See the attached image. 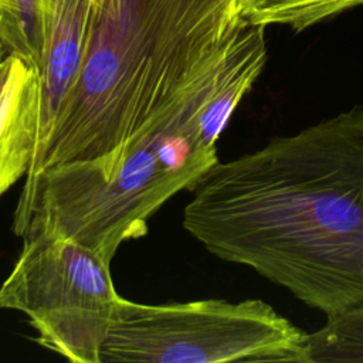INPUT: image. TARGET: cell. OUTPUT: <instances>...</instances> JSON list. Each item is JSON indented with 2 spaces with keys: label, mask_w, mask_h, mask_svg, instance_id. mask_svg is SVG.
<instances>
[{
  "label": "cell",
  "mask_w": 363,
  "mask_h": 363,
  "mask_svg": "<svg viewBox=\"0 0 363 363\" xmlns=\"http://www.w3.org/2000/svg\"><path fill=\"white\" fill-rule=\"evenodd\" d=\"M183 227L326 318L363 305V105L217 162Z\"/></svg>",
  "instance_id": "cell-1"
},
{
  "label": "cell",
  "mask_w": 363,
  "mask_h": 363,
  "mask_svg": "<svg viewBox=\"0 0 363 363\" xmlns=\"http://www.w3.org/2000/svg\"><path fill=\"white\" fill-rule=\"evenodd\" d=\"M238 21V0H92L79 75L26 179L155 132Z\"/></svg>",
  "instance_id": "cell-2"
},
{
  "label": "cell",
  "mask_w": 363,
  "mask_h": 363,
  "mask_svg": "<svg viewBox=\"0 0 363 363\" xmlns=\"http://www.w3.org/2000/svg\"><path fill=\"white\" fill-rule=\"evenodd\" d=\"M207 169L174 143L146 135L108 153L64 162L24 180L13 217L21 238L72 240L104 261L147 233V220Z\"/></svg>",
  "instance_id": "cell-3"
},
{
  "label": "cell",
  "mask_w": 363,
  "mask_h": 363,
  "mask_svg": "<svg viewBox=\"0 0 363 363\" xmlns=\"http://www.w3.org/2000/svg\"><path fill=\"white\" fill-rule=\"evenodd\" d=\"M308 333L261 299L147 305L119 296L101 363H305Z\"/></svg>",
  "instance_id": "cell-4"
},
{
  "label": "cell",
  "mask_w": 363,
  "mask_h": 363,
  "mask_svg": "<svg viewBox=\"0 0 363 363\" xmlns=\"http://www.w3.org/2000/svg\"><path fill=\"white\" fill-rule=\"evenodd\" d=\"M119 295L111 264L62 237L23 238L0 285V308L24 313L37 343L74 363H101Z\"/></svg>",
  "instance_id": "cell-5"
},
{
  "label": "cell",
  "mask_w": 363,
  "mask_h": 363,
  "mask_svg": "<svg viewBox=\"0 0 363 363\" xmlns=\"http://www.w3.org/2000/svg\"><path fill=\"white\" fill-rule=\"evenodd\" d=\"M91 9L92 0H45V40L38 71V135L27 174L40 160L58 112L79 75Z\"/></svg>",
  "instance_id": "cell-6"
},
{
  "label": "cell",
  "mask_w": 363,
  "mask_h": 363,
  "mask_svg": "<svg viewBox=\"0 0 363 363\" xmlns=\"http://www.w3.org/2000/svg\"><path fill=\"white\" fill-rule=\"evenodd\" d=\"M40 121L38 74L9 54L0 68V196L26 177Z\"/></svg>",
  "instance_id": "cell-7"
},
{
  "label": "cell",
  "mask_w": 363,
  "mask_h": 363,
  "mask_svg": "<svg viewBox=\"0 0 363 363\" xmlns=\"http://www.w3.org/2000/svg\"><path fill=\"white\" fill-rule=\"evenodd\" d=\"M45 0H0V41L40 71L45 40Z\"/></svg>",
  "instance_id": "cell-8"
},
{
  "label": "cell",
  "mask_w": 363,
  "mask_h": 363,
  "mask_svg": "<svg viewBox=\"0 0 363 363\" xmlns=\"http://www.w3.org/2000/svg\"><path fill=\"white\" fill-rule=\"evenodd\" d=\"M305 363H363V305L329 316L309 332Z\"/></svg>",
  "instance_id": "cell-9"
},
{
  "label": "cell",
  "mask_w": 363,
  "mask_h": 363,
  "mask_svg": "<svg viewBox=\"0 0 363 363\" xmlns=\"http://www.w3.org/2000/svg\"><path fill=\"white\" fill-rule=\"evenodd\" d=\"M363 4V0H238V14L251 24H284L302 31Z\"/></svg>",
  "instance_id": "cell-10"
},
{
  "label": "cell",
  "mask_w": 363,
  "mask_h": 363,
  "mask_svg": "<svg viewBox=\"0 0 363 363\" xmlns=\"http://www.w3.org/2000/svg\"><path fill=\"white\" fill-rule=\"evenodd\" d=\"M9 50L6 48V45L0 41V68H1V65H3V62L6 61V58L9 57Z\"/></svg>",
  "instance_id": "cell-11"
}]
</instances>
